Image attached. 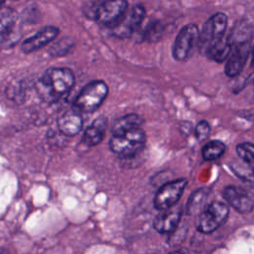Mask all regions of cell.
<instances>
[{"mask_svg": "<svg viewBox=\"0 0 254 254\" xmlns=\"http://www.w3.org/2000/svg\"><path fill=\"white\" fill-rule=\"evenodd\" d=\"M74 85V74L67 67L47 69L37 80L36 90L47 103H54L65 96Z\"/></svg>", "mask_w": 254, "mask_h": 254, "instance_id": "cell-1", "label": "cell"}, {"mask_svg": "<svg viewBox=\"0 0 254 254\" xmlns=\"http://www.w3.org/2000/svg\"><path fill=\"white\" fill-rule=\"evenodd\" d=\"M146 143V134L142 127L132 128L113 134L110 141V150L122 158H130L141 152Z\"/></svg>", "mask_w": 254, "mask_h": 254, "instance_id": "cell-2", "label": "cell"}, {"mask_svg": "<svg viewBox=\"0 0 254 254\" xmlns=\"http://www.w3.org/2000/svg\"><path fill=\"white\" fill-rule=\"evenodd\" d=\"M108 86L103 80H93L87 83L73 101V108L78 112L91 113L105 100Z\"/></svg>", "mask_w": 254, "mask_h": 254, "instance_id": "cell-3", "label": "cell"}, {"mask_svg": "<svg viewBox=\"0 0 254 254\" xmlns=\"http://www.w3.org/2000/svg\"><path fill=\"white\" fill-rule=\"evenodd\" d=\"M227 26V17L224 13H216L212 15L203 25L199 35L198 48L201 54L206 52L219 41L225 38Z\"/></svg>", "mask_w": 254, "mask_h": 254, "instance_id": "cell-4", "label": "cell"}, {"mask_svg": "<svg viewBox=\"0 0 254 254\" xmlns=\"http://www.w3.org/2000/svg\"><path fill=\"white\" fill-rule=\"evenodd\" d=\"M200 32L195 24L184 26L178 33L173 46V57L179 62L190 59L194 50L198 48Z\"/></svg>", "mask_w": 254, "mask_h": 254, "instance_id": "cell-5", "label": "cell"}, {"mask_svg": "<svg viewBox=\"0 0 254 254\" xmlns=\"http://www.w3.org/2000/svg\"><path fill=\"white\" fill-rule=\"evenodd\" d=\"M229 214V207L221 201H212L207 204L198 216L196 228L203 234H209L220 227Z\"/></svg>", "mask_w": 254, "mask_h": 254, "instance_id": "cell-6", "label": "cell"}, {"mask_svg": "<svg viewBox=\"0 0 254 254\" xmlns=\"http://www.w3.org/2000/svg\"><path fill=\"white\" fill-rule=\"evenodd\" d=\"M127 10L126 0H105L95 8L93 16L98 24L111 29L122 19Z\"/></svg>", "mask_w": 254, "mask_h": 254, "instance_id": "cell-7", "label": "cell"}, {"mask_svg": "<svg viewBox=\"0 0 254 254\" xmlns=\"http://www.w3.org/2000/svg\"><path fill=\"white\" fill-rule=\"evenodd\" d=\"M145 13L146 11L143 5H134L131 9L127 10L122 19L111 28L112 35L120 39L129 38L141 26Z\"/></svg>", "mask_w": 254, "mask_h": 254, "instance_id": "cell-8", "label": "cell"}, {"mask_svg": "<svg viewBox=\"0 0 254 254\" xmlns=\"http://www.w3.org/2000/svg\"><path fill=\"white\" fill-rule=\"evenodd\" d=\"M187 186L185 179H179L164 184L156 192L154 206L158 210H165L175 205L182 196Z\"/></svg>", "mask_w": 254, "mask_h": 254, "instance_id": "cell-9", "label": "cell"}, {"mask_svg": "<svg viewBox=\"0 0 254 254\" xmlns=\"http://www.w3.org/2000/svg\"><path fill=\"white\" fill-rule=\"evenodd\" d=\"M224 200L240 213H248L254 209V192L242 187L227 186L222 190Z\"/></svg>", "mask_w": 254, "mask_h": 254, "instance_id": "cell-10", "label": "cell"}, {"mask_svg": "<svg viewBox=\"0 0 254 254\" xmlns=\"http://www.w3.org/2000/svg\"><path fill=\"white\" fill-rule=\"evenodd\" d=\"M250 52H251L250 41L240 42L232 45L231 52L224 65L225 74L229 77H234L238 75L242 71L248 60Z\"/></svg>", "mask_w": 254, "mask_h": 254, "instance_id": "cell-11", "label": "cell"}, {"mask_svg": "<svg viewBox=\"0 0 254 254\" xmlns=\"http://www.w3.org/2000/svg\"><path fill=\"white\" fill-rule=\"evenodd\" d=\"M1 44L5 48L14 46L20 38V33L16 29V17L14 11L8 7H2L0 16Z\"/></svg>", "mask_w": 254, "mask_h": 254, "instance_id": "cell-12", "label": "cell"}, {"mask_svg": "<svg viewBox=\"0 0 254 254\" xmlns=\"http://www.w3.org/2000/svg\"><path fill=\"white\" fill-rule=\"evenodd\" d=\"M59 29L54 26H48L37 32L35 35L27 38L21 45V50L25 54L36 52L54 41L59 35Z\"/></svg>", "mask_w": 254, "mask_h": 254, "instance_id": "cell-13", "label": "cell"}, {"mask_svg": "<svg viewBox=\"0 0 254 254\" xmlns=\"http://www.w3.org/2000/svg\"><path fill=\"white\" fill-rule=\"evenodd\" d=\"M182 218V208L173 205L165 209V211L158 215L154 220V228L157 232L166 234L174 232Z\"/></svg>", "mask_w": 254, "mask_h": 254, "instance_id": "cell-14", "label": "cell"}, {"mask_svg": "<svg viewBox=\"0 0 254 254\" xmlns=\"http://www.w3.org/2000/svg\"><path fill=\"white\" fill-rule=\"evenodd\" d=\"M83 121L77 110L70 109L61 114L58 119L59 130L66 136H74L81 130Z\"/></svg>", "mask_w": 254, "mask_h": 254, "instance_id": "cell-15", "label": "cell"}, {"mask_svg": "<svg viewBox=\"0 0 254 254\" xmlns=\"http://www.w3.org/2000/svg\"><path fill=\"white\" fill-rule=\"evenodd\" d=\"M107 125V118L105 116H98L84 131L81 143L87 147L98 145L105 136Z\"/></svg>", "mask_w": 254, "mask_h": 254, "instance_id": "cell-16", "label": "cell"}, {"mask_svg": "<svg viewBox=\"0 0 254 254\" xmlns=\"http://www.w3.org/2000/svg\"><path fill=\"white\" fill-rule=\"evenodd\" d=\"M143 124V118L135 113H129L117 118L111 127V133L117 134L132 128L141 127Z\"/></svg>", "mask_w": 254, "mask_h": 254, "instance_id": "cell-17", "label": "cell"}, {"mask_svg": "<svg viewBox=\"0 0 254 254\" xmlns=\"http://www.w3.org/2000/svg\"><path fill=\"white\" fill-rule=\"evenodd\" d=\"M230 52H231V45L228 41V38L225 37L224 39L219 41L217 44L212 46L204 56L216 63H222L227 60Z\"/></svg>", "mask_w": 254, "mask_h": 254, "instance_id": "cell-18", "label": "cell"}, {"mask_svg": "<svg viewBox=\"0 0 254 254\" xmlns=\"http://www.w3.org/2000/svg\"><path fill=\"white\" fill-rule=\"evenodd\" d=\"M225 149L226 146L223 142L219 140H212L204 144L201 149V155L205 161H214L224 154Z\"/></svg>", "mask_w": 254, "mask_h": 254, "instance_id": "cell-19", "label": "cell"}, {"mask_svg": "<svg viewBox=\"0 0 254 254\" xmlns=\"http://www.w3.org/2000/svg\"><path fill=\"white\" fill-rule=\"evenodd\" d=\"M209 191L210 190L206 188H201L193 191L187 203V212L189 214H193L197 212L203 205L204 201L206 200V197L208 196Z\"/></svg>", "mask_w": 254, "mask_h": 254, "instance_id": "cell-20", "label": "cell"}, {"mask_svg": "<svg viewBox=\"0 0 254 254\" xmlns=\"http://www.w3.org/2000/svg\"><path fill=\"white\" fill-rule=\"evenodd\" d=\"M236 153L238 157L250 168L254 169V144L250 142H243L236 146Z\"/></svg>", "mask_w": 254, "mask_h": 254, "instance_id": "cell-21", "label": "cell"}, {"mask_svg": "<svg viewBox=\"0 0 254 254\" xmlns=\"http://www.w3.org/2000/svg\"><path fill=\"white\" fill-rule=\"evenodd\" d=\"M163 31H164V27L160 22L150 23L145 29L143 39L150 43L157 42L161 39L163 35Z\"/></svg>", "mask_w": 254, "mask_h": 254, "instance_id": "cell-22", "label": "cell"}, {"mask_svg": "<svg viewBox=\"0 0 254 254\" xmlns=\"http://www.w3.org/2000/svg\"><path fill=\"white\" fill-rule=\"evenodd\" d=\"M232 169L237 177H239L247 185L254 188V169L250 168L246 164L245 166L237 165L235 167H232Z\"/></svg>", "mask_w": 254, "mask_h": 254, "instance_id": "cell-23", "label": "cell"}, {"mask_svg": "<svg viewBox=\"0 0 254 254\" xmlns=\"http://www.w3.org/2000/svg\"><path fill=\"white\" fill-rule=\"evenodd\" d=\"M210 133V125L207 121L201 120L194 127V134L198 141H204Z\"/></svg>", "mask_w": 254, "mask_h": 254, "instance_id": "cell-24", "label": "cell"}, {"mask_svg": "<svg viewBox=\"0 0 254 254\" xmlns=\"http://www.w3.org/2000/svg\"><path fill=\"white\" fill-rule=\"evenodd\" d=\"M69 47H70V43H67L65 39H64V40L62 39L60 42L56 43V44L52 47L51 51L54 52V55H58V54L63 55V54L65 53V51H67V50L69 49Z\"/></svg>", "mask_w": 254, "mask_h": 254, "instance_id": "cell-25", "label": "cell"}, {"mask_svg": "<svg viewBox=\"0 0 254 254\" xmlns=\"http://www.w3.org/2000/svg\"><path fill=\"white\" fill-rule=\"evenodd\" d=\"M252 56H253V64H254V48L252 50Z\"/></svg>", "mask_w": 254, "mask_h": 254, "instance_id": "cell-26", "label": "cell"}, {"mask_svg": "<svg viewBox=\"0 0 254 254\" xmlns=\"http://www.w3.org/2000/svg\"><path fill=\"white\" fill-rule=\"evenodd\" d=\"M3 1H4V0H2V2H3Z\"/></svg>", "mask_w": 254, "mask_h": 254, "instance_id": "cell-27", "label": "cell"}]
</instances>
